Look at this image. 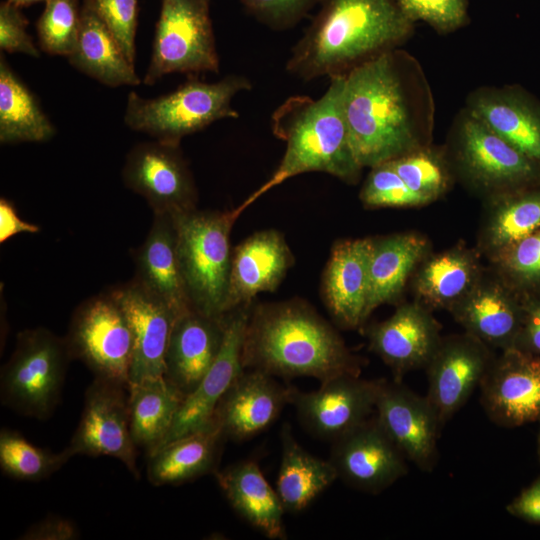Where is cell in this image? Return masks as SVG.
I'll return each mask as SVG.
<instances>
[{
	"label": "cell",
	"mask_w": 540,
	"mask_h": 540,
	"mask_svg": "<svg viewBox=\"0 0 540 540\" xmlns=\"http://www.w3.org/2000/svg\"><path fill=\"white\" fill-rule=\"evenodd\" d=\"M343 107L351 146L363 168L432 143V88L420 62L402 48L344 76Z\"/></svg>",
	"instance_id": "1"
},
{
	"label": "cell",
	"mask_w": 540,
	"mask_h": 540,
	"mask_svg": "<svg viewBox=\"0 0 540 540\" xmlns=\"http://www.w3.org/2000/svg\"><path fill=\"white\" fill-rule=\"evenodd\" d=\"M415 24L395 0H321L320 9L297 41L285 69L311 81L346 76L358 66L401 48Z\"/></svg>",
	"instance_id": "2"
},
{
	"label": "cell",
	"mask_w": 540,
	"mask_h": 540,
	"mask_svg": "<svg viewBox=\"0 0 540 540\" xmlns=\"http://www.w3.org/2000/svg\"><path fill=\"white\" fill-rule=\"evenodd\" d=\"M244 369L320 382L359 375V360L338 332L309 306L282 302L252 307L243 346Z\"/></svg>",
	"instance_id": "3"
},
{
	"label": "cell",
	"mask_w": 540,
	"mask_h": 540,
	"mask_svg": "<svg viewBox=\"0 0 540 540\" xmlns=\"http://www.w3.org/2000/svg\"><path fill=\"white\" fill-rule=\"evenodd\" d=\"M343 89L344 76L332 77L318 99L295 95L275 109L271 126L286 144L284 155L271 177L233 209L238 217L266 192L299 174L323 172L348 184L359 181L363 167L351 146Z\"/></svg>",
	"instance_id": "4"
},
{
	"label": "cell",
	"mask_w": 540,
	"mask_h": 540,
	"mask_svg": "<svg viewBox=\"0 0 540 540\" xmlns=\"http://www.w3.org/2000/svg\"><path fill=\"white\" fill-rule=\"evenodd\" d=\"M190 76L174 91L156 98L130 92L123 117L125 125L155 140L180 144L185 136L216 121L239 117L232 100L252 88L246 76L230 74L215 82Z\"/></svg>",
	"instance_id": "5"
},
{
	"label": "cell",
	"mask_w": 540,
	"mask_h": 540,
	"mask_svg": "<svg viewBox=\"0 0 540 540\" xmlns=\"http://www.w3.org/2000/svg\"><path fill=\"white\" fill-rule=\"evenodd\" d=\"M178 260L194 310L220 318L228 288L232 251L230 232L238 216L187 211L172 215Z\"/></svg>",
	"instance_id": "6"
},
{
	"label": "cell",
	"mask_w": 540,
	"mask_h": 540,
	"mask_svg": "<svg viewBox=\"0 0 540 540\" xmlns=\"http://www.w3.org/2000/svg\"><path fill=\"white\" fill-rule=\"evenodd\" d=\"M455 177L488 196L540 183V166L463 106L444 145Z\"/></svg>",
	"instance_id": "7"
},
{
	"label": "cell",
	"mask_w": 540,
	"mask_h": 540,
	"mask_svg": "<svg viewBox=\"0 0 540 540\" xmlns=\"http://www.w3.org/2000/svg\"><path fill=\"white\" fill-rule=\"evenodd\" d=\"M70 360L65 337L44 327L18 333L1 370V404L26 417L49 418L60 402Z\"/></svg>",
	"instance_id": "8"
},
{
	"label": "cell",
	"mask_w": 540,
	"mask_h": 540,
	"mask_svg": "<svg viewBox=\"0 0 540 540\" xmlns=\"http://www.w3.org/2000/svg\"><path fill=\"white\" fill-rule=\"evenodd\" d=\"M209 4L210 0H161L145 85L171 73L219 72Z\"/></svg>",
	"instance_id": "9"
},
{
	"label": "cell",
	"mask_w": 540,
	"mask_h": 540,
	"mask_svg": "<svg viewBox=\"0 0 540 540\" xmlns=\"http://www.w3.org/2000/svg\"><path fill=\"white\" fill-rule=\"evenodd\" d=\"M72 359L82 361L95 378L128 387L134 355L127 318L110 291L82 302L65 337Z\"/></svg>",
	"instance_id": "10"
},
{
	"label": "cell",
	"mask_w": 540,
	"mask_h": 540,
	"mask_svg": "<svg viewBox=\"0 0 540 540\" xmlns=\"http://www.w3.org/2000/svg\"><path fill=\"white\" fill-rule=\"evenodd\" d=\"M136 447L130 429L128 387L94 377L85 391L78 427L66 448L73 457L118 459L135 479H139Z\"/></svg>",
	"instance_id": "11"
},
{
	"label": "cell",
	"mask_w": 540,
	"mask_h": 540,
	"mask_svg": "<svg viewBox=\"0 0 540 540\" xmlns=\"http://www.w3.org/2000/svg\"><path fill=\"white\" fill-rule=\"evenodd\" d=\"M122 179L154 213L196 209L197 189L180 144L154 140L135 145L126 156Z\"/></svg>",
	"instance_id": "12"
},
{
	"label": "cell",
	"mask_w": 540,
	"mask_h": 540,
	"mask_svg": "<svg viewBox=\"0 0 540 540\" xmlns=\"http://www.w3.org/2000/svg\"><path fill=\"white\" fill-rule=\"evenodd\" d=\"M379 380L342 375L314 391L288 386V402L300 424L316 438L334 441L375 413Z\"/></svg>",
	"instance_id": "13"
},
{
	"label": "cell",
	"mask_w": 540,
	"mask_h": 540,
	"mask_svg": "<svg viewBox=\"0 0 540 540\" xmlns=\"http://www.w3.org/2000/svg\"><path fill=\"white\" fill-rule=\"evenodd\" d=\"M338 479L354 489L378 494L406 475V457L375 413L332 441L328 459Z\"/></svg>",
	"instance_id": "14"
},
{
	"label": "cell",
	"mask_w": 540,
	"mask_h": 540,
	"mask_svg": "<svg viewBox=\"0 0 540 540\" xmlns=\"http://www.w3.org/2000/svg\"><path fill=\"white\" fill-rule=\"evenodd\" d=\"M479 387L482 407L496 425L514 428L540 422V355L502 350Z\"/></svg>",
	"instance_id": "15"
},
{
	"label": "cell",
	"mask_w": 540,
	"mask_h": 540,
	"mask_svg": "<svg viewBox=\"0 0 540 540\" xmlns=\"http://www.w3.org/2000/svg\"><path fill=\"white\" fill-rule=\"evenodd\" d=\"M375 415L406 459L423 471H432L442 425L426 396L418 395L401 381L380 379Z\"/></svg>",
	"instance_id": "16"
},
{
	"label": "cell",
	"mask_w": 540,
	"mask_h": 540,
	"mask_svg": "<svg viewBox=\"0 0 540 540\" xmlns=\"http://www.w3.org/2000/svg\"><path fill=\"white\" fill-rule=\"evenodd\" d=\"M494 357L468 333L441 339L427 366V399L444 425L480 386Z\"/></svg>",
	"instance_id": "17"
},
{
	"label": "cell",
	"mask_w": 540,
	"mask_h": 540,
	"mask_svg": "<svg viewBox=\"0 0 540 540\" xmlns=\"http://www.w3.org/2000/svg\"><path fill=\"white\" fill-rule=\"evenodd\" d=\"M251 309V304H246L224 314L219 354L195 390L184 398L161 446L206 425L223 395L244 371L242 346Z\"/></svg>",
	"instance_id": "18"
},
{
	"label": "cell",
	"mask_w": 540,
	"mask_h": 540,
	"mask_svg": "<svg viewBox=\"0 0 540 540\" xmlns=\"http://www.w3.org/2000/svg\"><path fill=\"white\" fill-rule=\"evenodd\" d=\"M438 323L419 302L400 305L386 320L368 330L371 350L401 381L409 371L425 368L441 337Z\"/></svg>",
	"instance_id": "19"
},
{
	"label": "cell",
	"mask_w": 540,
	"mask_h": 540,
	"mask_svg": "<svg viewBox=\"0 0 540 540\" xmlns=\"http://www.w3.org/2000/svg\"><path fill=\"white\" fill-rule=\"evenodd\" d=\"M110 292L123 310L133 335L129 383L164 376L168 341L178 317L134 279Z\"/></svg>",
	"instance_id": "20"
},
{
	"label": "cell",
	"mask_w": 540,
	"mask_h": 540,
	"mask_svg": "<svg viewBox=\"0 0 540 540\" xmlns=\"http://www.w3.org/2000/svg\"><path fill=\"white\" fill-rule=\"evenodd\" d=\"M287 404L288 386L263 371L244 369L219 401L213 418L227 440L239 442L271 426Z\"/></svg>",
	"instance_id": "21"
},
{
	"label": "cell",
	"mask_w": 540,
	"mask_h": 540,
	"mask_svg": "<svg viewBox=\"0 0 540 540\" xmlns=\"http://www.w3.org/2000/svg\"><path fill=\"white\" fill-rule=\"evenodd\" d=\"M464 106L540 166V104L524 89L480 86L469 92Z\"/></svg>",
	"instance_id": "22"
},
{
	"label": "cell",
	"mask_w": 540,
	"mask_h": 540,
	"mask_svg": "<svg viewBox=\"0 0 540 540\" xmlns=\"http://www.w3.org/2000/svg\"><path fill=\"white\" fill-rule=\"evenodd\" d=\"M293 263V255L278 231H260L242 241L232 251L224 314L251 304L261 292L274 291Z\"/></svg>",
	"instance_id": "23"
},
{
	"label": "cell",
	"mask_w": 540,
	"mask_h": 540,
	"mask_svg": "<svg viewBox=\"0 0 540 540\" xmlns=\"http://www.w3.org/2000/svg\"><path fill=\"white\" fill-rule=\"evenodd\" d=\"M451 312L466 333L488 347L505 350L514 346L520 331L523 296L501 277L479 279Z\"/></svg>",
	"instance_id": "24"
},
{
	"label": "cell",
	"mask_w": 540,
	"mask_h": 540,
	"mask_svg": "<svg viewBox=\"0 0 540 540\" xmlns=\"http://www.w3.org/2000/svg\"><path fill=\"white\" fill-rule=\"evenodd\" d=\"M224 336V315L194 309L179 316L165 355L164 377L185 397L192 393L216 360Z\"/></svg>",
	"instance_id": "25"
},
{
	"label": "cell",
	"mask_w": 540,
	"mask_h": 540,
	"mask_svg": "<svg viewBox=\"0 0 540 540\" xmlns=\"http://www.w3.org/2000/svg\"><path fill=\"white\" fill-rule=\"evenodd\" d=\"M372 246L369 238L340 241L327 262L322 280L324 302L344 328L354 329L366 321Z\"/></svg>",
	"instance_id": "26"
},
{
	"label": "cell",
	"mask_w": 540,
	"mask_h": 540,
	"mask_svg": "<svg viewBox=\"0 0 540 540\" xmlns=\"http://www.w3.org/2000/svg\"><path fill=\"white\" fill-rule=\"evenodd\" d=\"M135 264L133 279L177 317L193 309L178 260L171 214L154 213L149 233L135 252Z\"/></svg>",
	"instance_id": "27"
},
{
	"label": "cell",
	"mask_w": 540,
	"mask_h": 540,
	"mask_svg": "<svg viewBox=\"0 0 540 540\" xmlns=\"http://www.w3.org/2000/svg\"><path fill=\"white\" fill-rule=\"evenodd\" d=\"M214 476L231 508L245 522L269 539L287 538L286 512L257 462L243 460L217 470Z\"/></svg>",
	"instance_id": "28"
},
{
	"label": "cell",
	"mask_w": 540,
	"mask_h": 540,
	"mask_svg": "<svg viewBox=\"0 0 540 540\" xmlns=\"http://www.w3.org/2000/svg\"><path fill=\"white\" fill-rule=\"evenodd\" d=\"M212 418L203 427L176 438L149 454L147 479L153 486L180 485L218 470L225 441Z\"/></svg>",
	"instance_id": "29"
},
{
	"label": "cell",
	"mask_w": 540,
	"mask_h": 540,
	"mask_svg": "<svg viewBox=\"0 0 540 540\" xmlns=\"http://www.w3.org/2000/svg\"><path fill=\"white\" fill-rule=\"evenodd\" d=\"M71 66L109 87L136 86L141 79L120 43L99 15L94 0L81 4V26L67 57Z\"/></svg>",
	"instance_id": "30"
},
{
	"label": "cell",
	"mask_w": 540,
	"mask_h": 540,
	"mask_svg": "<svg viewBox=\"0 0 540 540\" xmlns=\"http://www.w3.org/2000/svg\"><path fill=\"white\" fill-rule=\"evenodd\" d=\"M426 239L416 233L373 239L365 320L379 306L396 300L427 251Z\"/></svg>",
	"instance_id": "31"
},
{
	"label": "cell",
	"mask_w": 540,
	"mask_h": 540,
	"mask_svg": "<svg viewBox=\"0 0 540 540\" xmlns=\"http://www.w3.org/2000/svg\"><path fill=\"white\" fill-rule=\"evenodd\" d=\"M281 462L276 491L285 512L298 513L338 479L329 460L306 451L294 437L289 423L280 431Z\"/></svg>",
	"instance_id": "32"
},
{
	"label": "cell",
	"mask_w": 540,
	"mask_h": 540,
	"mask_svg": "<svg viewBox=\"0 0 540 540\" xmlns=\"http://www.w3.org/2000/svg\"><path fill=\"white\" fill-rule=\"evenodd\" d=\"M185 396L164 376L148 377L128 385L130 429L136 446L147 455L168 435Z\"/></svg>",
	"instance_id": "33"
},
{
	"label": "cell",
	"mask_w": 540,
	"mask_h": 540,
	"mask_svg": "<svg viewBox=\"0 0 540 540\" xmlns=\"http://www.w3.org/2000/svg\"><path fill=\"white\" fill-rule=\"evenodd\" d=\"M480 279L479 264L464 248L433 255L420 266L414 281L419 303L427 309H451Z\"/></svg>",
	"instance_id": "34"
},
{
	"label": "cell",
	"mask_w": 540,
	"mask_h": 540,
	"mask_svg": "<svg viewBox=\"0 0 540 540\" xmlns=\"http://www.w3.org/2000/svg\"><path fill=\"white\" fill-rule=\"evenodd\" d=\"M56 128L35 94L0 54V143L46 142Z\"/></svg>",
	"instance_id": "35"
},
{
	"label": "cell",
	"mask_w": 540,
	"mask_h": 540,
	"mask_svg": "<svg viewBox=\"0 0 540 540\" xmlns=\"http://www.w3.org/2000/svg\"><path fill=\"white\" fill-rule=\"evenodd\" d=\"M489 197L482 247L493 258L540 230V183Z\"/></svg>",
	"instance_id": "36"
},
{
	"label": "cell",
	"mask_w": 540,
	"mask_h": 540,
	"mask_svg": "<svg viewBox=\"0 0 540 540\" xmlns=\"http://www.w3.org/2000/svg\"><path fill=\"white\" fill-rule=\"evenodd\" d=\"M72 457L67 448L55 453L33 445L19 431L0 430V468L10 478L28 482L46 479Z\"/></svg>",
	"instance_id": "37"
},
{
	"label": "cell",
	"mask_w": 540,
	"mask_h": 540,
	"mask_svg": "<svg viewBox=\"0 0 540 540\" xmlns=\"http://www.w3.org/2000/svg\"><path fill=\"white\" fill-rule=\"evenodd\" d=\"M390 162L405 184L429 203L446 193L455 178L445 147L432 143Z\"/></svg>",
	"instance_id": "38"
},
{
	"label": "cell",
	"mask_w": 540,
	"mask_h": 540,
	"mask_svg": "<svg viewBox=\"0 0 540 540\" xmlns=\"http://www.w3.org/2000/svg\"><path fill=\"white\" fill-rule=\"evenodd\" d=\"M81 26L78 0H47L37 20L39 47L50 55L68 57L77 41Z\"/></svg>",
	"instance_id": "39"
},
{
	"label": "cell",
	"mask_w": 540,
	"mask_h": 540,
	"mask_svg": "<svg viewBox=\"0 0 540 540\" xmlns=\"http://www.w3.org/2000/svg\"><path fill=\"white\" fill-rule=\"evenodd\" d=\"M492 259L499 277L520 295L540 293V230Z\"/></svg>",
	"instance_id": "40"
},
{
	"label": "cell",
	"mask_w": 540,
	"mask_h": 540,
	"mask_svg": "<svg viewBox=\"0 0 540 540\" xmlns=\"http://www.w3.org/2000/svg\"><path fill=\"white\" fill-rule=\"evenodd\" d=\"M360 199L371 208L415 207L429 203L405 184L390 161L371 167Z\"/></svg>",
	"instance_id": "41"
},
{
	"label": "cell",
	"mask_w": 540,
	"mask_h": 540,
	"mask_svg": "<svg viewBox=\"0 0 540 540\" xmlns=\"http://www.w3.org/2000/svg\"><path fill=\"white\" fill-rule=\"evenodd\" d=\"M414 24L425 22L438 34L453 33L470 23L468 0H395Z\"/></svg>",
	"instance_id": "42"
},
{
	"label": "cell",
	"mask_w": 540,
	"mask_h": 540,
	"mask_svg": "<svg viewBox=\"0 0 540 540\" xmlns=\"http://www.w3.org/2000/svg\"><path fill=\"white\" fill-rule=\"evenodd\" d=\"M321 0H241L248 14L274 30L294 27Z\"/></svg>",
	"instance_id": "43"
},
{
	"label": "cell",
	"mask_w": 540,
	"mask_h": 540,
	"mask_svg": "<svg viewBox=\"0 0 540 540\" xmlns=\"http://www.w3.org/2000/svg\"><path fill=\"white\" fill-rule=\"evenodd\" d=\"M96 9L112 31L127 58L134 64L137 30V0H94Z\"/></svg>",
	"instance_id": "44"
},
{
	"label": "cell",
	"mask_w": 540,
	"mask_h": 540,
	"mask_svg": "<svg viewBox=\"0 0 540 540\" xmlns=\"http://www.w3.org/2000/svg\"><path fill=\"white\" fill-rule=\"evenodd\" d=\"M28 20L21 8L5 0L0 4V49L7 53H21L34 58L40 57L27 32Z\"/></svg>",
	"instance_id": "45"
},
{
	"label": "cell",
	"mask_w": 540,
	"mask_h": 540,
	"mask_svg": "<svg viewBox=\"0 0 540 540\" xmlns=\"http://www.w3.org/2000/svg\"><path fill=\"white\" fill-rule=\"evenodd\" d=\"M512 348L540 355V293L523 296L521 327Z\"/></svg>",
	"instance_id": "46"
},
{
	"label": "cell",
	"mask_w": 540,
	"mask_h": 540,
	"mask_svg": "<svg viewBox=\"0 0 540 540\" xmlns=\"http://www.w3.org/2000/svg\"><path fill=\"white\" fill-rule=\"evenodd\" d=\"M80 531L76 524L60 516L50 515L28 527L21 540H76Z\"/></svg>",
	"instance_id": "47"
},
{
	"label": "cell",
	"mask_w": 540,
	"mask_h": 540,
	"mask_svg": "<svg viewBox=\"0 0 540 540\" xmlns=\"http://www.w3.org/2000/svg\"><path fill=\"white\" fill-rule=\"evenodd\" d=\"M506 510L523 521L540 524V477L522 490L507 505Z\"/></svg>",
	"instance_id": "48"
},
{
	"label": "cell",
	"mask_w": 540,
	"mask_h": 540,
	"mask_svg": "<svg viewBox=\"0 0 540 540\" xmlns=\"http://www.w3.org/2000/svg\"><path fill=\"white\" fill-rule=\"evenodd\" d=\"M40 227L22 220L14 204L4 197L0 199V243L19 233H37Z\"/></svg>",
	"instance_id": "49"
},
{
	"label": "cell",
	"mask_w": 540,
	"mask_h": 540,
	"mask_svg": "<svg viewBox=\"0 0 540 540\" xmlns=\"http://www.w3.org/2000/svg\"><path fill=\"white\" fill-rule=\"evenodd\" d=\"M7 1L22 8V7H26L34 3H37V2H46L47 0H7Z\"/></svg>",
	"instance_id": "50"
},
{
	"label": "cell",
	"mask_w": 540,
	"mask_h": 540,
	"mask_svg": "<svg viewBox=\"0 0 540 540\" xmlns=\"http://www.w3.org/2000/svg\"><path fill=\"white\" fill-rule=\"evenodd\" d=\"M540 424V422H539ZM537 454H538V458H539V461H540V426H539V431H538V435H537Z\"/></svg>",
	"instance_id": "51"
}]
</instances>
